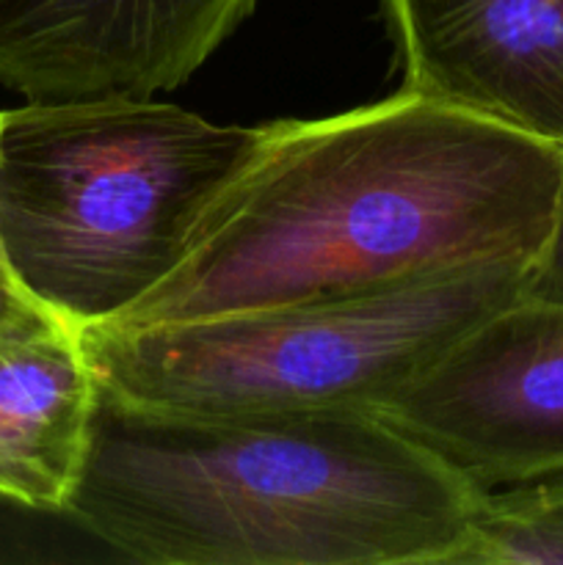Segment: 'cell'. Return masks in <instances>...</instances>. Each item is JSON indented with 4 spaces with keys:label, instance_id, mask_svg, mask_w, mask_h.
I'll use <instances>...</instances> for the list:
<instances>
[{
    "label": "cell",
    "instance_id": "obj_9",
    "mask_svg": "<svg viewBox=\"0 0 563 565\" xmlns=\"http://www.w3.org/2000/svg\"><path fill=\"white\" fill-rule=\"evenodd\" d=\"M453 565H563V475L484 491Z\"/></svg>",
    "mask_w": 563,
    "mask_h": 565
},
{
    "label": "cell",
    "instance_id": "obj_5",
    "mask_svg": "<svg viewBox=\"0 0 563 565\" xmlns=\"http://www.w3.org/2000/svg\"><path fill=\"white\" fill-rule=\"evenodd\" d=\"M373 414L484 491L563 475V301L522 298Z\"/></svg>",
    "mask_w": 563,
    "mask_h": 565
},
{
    "label": "cell",
    "instance_id": "obj_8",
    "mask_svg": "<svg viewBox=\"0 0 563 565\" xmlns=\"http://www.w3.org/2000/svg\"><path fill=\"white\" fill-rule=\"evenodd\" d=\"M97 395L77 326L31 296L0 309V500L66 513Z\"/></svg>",
    "mask_w": 563,
    "mask_h": 565
},
{
    "label": "cell",
    "instance_id": "obj_6",
    "mask_svg": "<svg viewBox=\"0 0 563 565\" xmlns=\"http://www.w3.org/2000/svg\"><path fill=\"white\" fill-rule=\"evenodd\" d=\"M257 0H0V86L28 103L182 86Z\"/></svg>",
    "mask_w": 563,
    "mask_h": 565
},
{
    "label": "cell",
    "instance_id": "obj_11",
    "mask_svg": "<svg viewBox=\"0 0 563 565\" xmlns=\"http://www.w3.org/2000/svg\"><path fill=\"white\" fill-rule=\"evenodd\" d=\"M28 296L25 290L20 287V281L14 279V274H11L9 263H6V254H3V246H0V309L6 307V303L17 301V298Z\"/></svg>",
    "mask_w": 563,
    "mask_h": 565
},
{
    "label": "cell",
    "instance_id": "obj_10",
    "mask_svg": "<svg viewBox=\"0 0 563 565\" xmlns=\"http://www.w3.org/2000/svg\"><path fill=\"white\" fill-rule=\"evenodd\" d=\"M528 298H544V301H563V193L557 207L555 230H552L550 246L541 257L539 270L533 276Z\"/></svg>",
    "mask_w": 563,
    "mask_h": 565
},
{
    "label": "cell",
    "instance_id": "obj_3",
    "mask_svg": "<svg viewBox=\"0 0 563 565\" xmlns=\"http://www.w3.org/2000/svg\"><path fill=\"white\" fill-rule=\"evenodd\" d=\"M265 132L127 97L0 110V246L11 274L77 329L114 323L182 263Z\"/></svg>",
    "mask_w": 563,
    "mask_h": 565
},
{
    "label": "cell",
    "instance_id": "obj_2",
    "mask_svg": "<svg viewBox=\"0 0 563 565\" xmlns=\"http://www.w3.org/2000/svg\"><path fill=\"white\" fill-rule=\"evenodd\" d=\"M484 489L370 412H166L99 386L70 513L149 565H453Z\"/></svg>",
    "mask_w": 563,
    "mask_h": 565
},
{
    "label": "cell",
    "instance_id": "obj_7",
    "mask_svg": "<svg viewBox=\"0 0 563 565\" xmlns=\"http://www.w3.org/2000/svg\"><path fill=\"white\" fill-rule=\"evenodd\" d=\"M401 92L563 143V0H381Z\"/></svg>",
    "mask_w": 563,
    "mask_h": 565
},
{
    "label": "cell",
    "instance_id": "obj_1",
    "mask_svg": "<svg viewBox=\"0 0 563 565\" xmlns=\"http://www.w3.org/2000/svg\"><path fill=\"white\" fill-rule=\"evenodd\" d=\"M563 143L397 92L274 121L182 263L116 326L359 296L489 259L541 265Z\"/></svg>",
    "mask_w": 563,
    "mask_h": 565
},
{
    "label": "cell",
    "instance_id": "obj_4",
    "mask_svg": "<svg viewBox=\"0 0 563 565\" xmlns=\"http://www.w3.org/2000/svg\"><path fill=\"white\" fill-rule=\"evenodd\" d=\"M539 263L489 259L359 296L81 329L97 384L166 412H370L497 309Z\"/></svg>",
    "mask_w": 563,
    "mask_h": 565
}]
</instances>
